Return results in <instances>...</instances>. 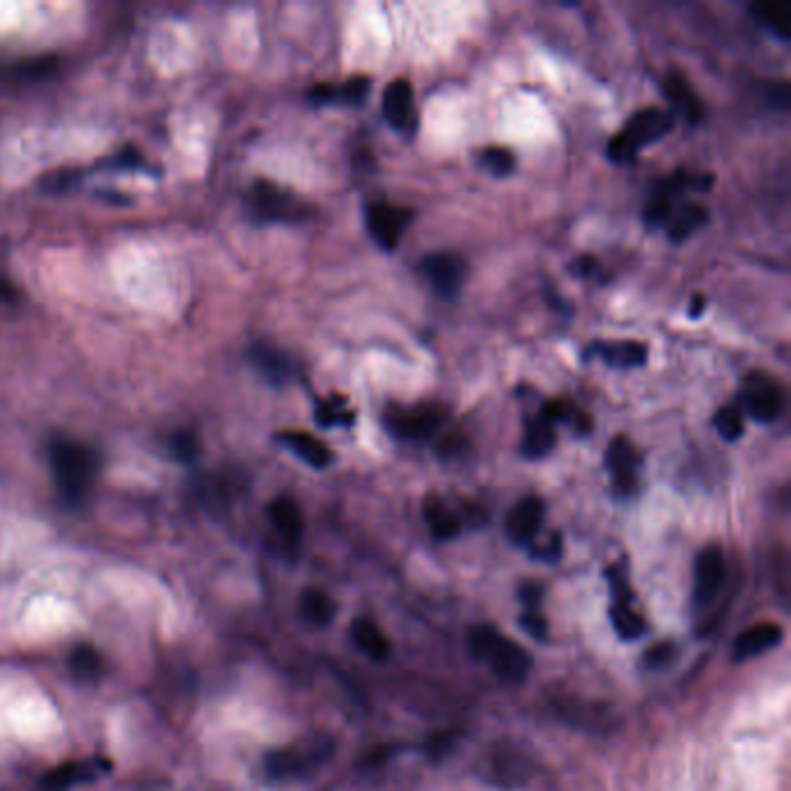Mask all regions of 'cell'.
Masks as SVG:
<instances>
[{"mask_svg": "<svg viewBox=\"0 0 791 791\" xmlns=\"http://www.w3.org/2000/svg\"><path fill=\"white\" fill-rule=\"evenodd\" d=\"M49 464L56 488L63 502L79 506L91 495L93 483L100 471V455L96 448L68 437H54L49 441Z\"/></svg>", "mask_w": 791, "mask_h": 791, "instance_id": "obj_1", "label": "cell"}, {"mask_svg": "<svg viewBox=\"0 0 791 791\" xmlns=\"http://www.w3.org/2000/svg\"><path fill=\"white\" fill-rule=\"evenodd\" d=\"M469 652L478 662H488L499 680L509 685L525 682L532 671V657L522 645L513 643L492 624H476L469 631Z\"/></svg>", "mask_w": 791, "mask_h": 791, "instance_id": "obj_2", "label": "cell"}, {"mask_svg": "<svg viewBox=\"0 0 791 791\" xmlns=\"http://www.w3.org/2000/svg\"><path fill=\"white\" fill-rule=\"evenodd\" d=\"M335 754V740L330 736H311L265 759V771L272 780H297L316 773Z\"/></svg>", "mask_w": 791, "mask_h": 791, "instance_id": "obj_3", "label": "cell"}, {"mask_svg": "<svg viewBox=\"0 0 791 791\" xmlns=\"http://www.w3.org/2000/svg\"><path fill=\"white\" fill-rule=\"evenodd\" d=\"M246 207L251 216L263 223H297L309 216V205L286 188L270 181H256L246 193Z\"/></svg>", "mask_w": 791, "mask_h": 791, "instance_id": "obj_4", "label": "cell"}, {"mask_svg": "<svg viewBox=\"0 0 791 791\" xmlns=\"http://www.w3.org/2000/svg\"><path fill=\"white\" fill-rule=\"evenodd\" d=\"M448 420V409L437 402H423L416 406H395L383 416L388 432L404 441H427L439 434Z\"/></svg>", "mask_w": 791, "mask_h": 791, "instance_id": "obj_5", "label": "cell"}, {"mask_svg": "<svg viewBox=\"0 0 791 791\" xmlns=\"http://www.w3.org/2000/svg\"><path fill=\"white\" fill-rule=\"evenodd\" d=\"M743 416H750L757 423H775L785 413V390L775 379L764 372H750L743 381L740 399L736 402Z\"/></svg>", "mask_w": 791, "mask_h": 791, "instance_id": "obj_6", "label": "cell"}, {"mask_svg": "<svg viewBox=\"0 0 791 791\" xmlns=\"http://www.w3.org/2000/svg\"><path fill=\"white\" fill-rule=\"evenodd\" d=\"M367 228L372 232V237L376 239V244L386 251H395L399 242H402L404 232L409 230L413 223V212L411 207L404 205H393V202H372L367 207Z\"/></svg>", "mask_w": 791, "mask_h": 791, "instance_id": "obj_7", "label": "cell"}, {"mask_svg": "<svg viewBox=\"0 0 791 791\" xmlns=\"http://www.w3.org/2000/svg\"><path fill=\"white\" fill-rule=\"evenodd\" d=\"M420 274H423L425 281L430 283L434 293L444 300H451L457 293H460L464 286V279H467V263H464L462 256L451 251H437V253H427V256L420 260Z\"/></svg>", "mask_w": 791, "mask_h": 791, "instance_id": "obj_8", "label": "cell"}, {"mask_svg": "<svg viewBox=\"0 0 791 791\" xmlns=\"http://www.w3.org/2000/svg\"><path fill=\"white\" fill-rule=\"evenodd\" d=\"M727 580V564L720 546H708L694 562V604L708 606Z\"/></svg>", "mask_w": 791, "mask_h": 791, "instance_id": "obj_9", "label": "cell"}, {"mask_svg": "<svg viewBox=\"0 0 791 791\" xmlns=\"http://www.w3.org/2000/svg\"><path fill=\"white\" fill-rule=\"evenodd\" d=\"M543 518H546V504L539 497L520 499L506 515V534L515 546H532L539 539Z\"/></svg>", "mask_w": 791, "mask_h": 791, "instance_id": "obj_10", "label": "cell"}, {"mask_svg": "<svg viewBox=\"0 0 791 791\" xmlns=\"http://www.w3.org/2000/svg\"><path fill=\"white\" fill-rule=\"evenodd\" d=\"M673 119L671 112L659 110V107H648V110H638L631 119L624 123V128L620 133L627 137V140L634 144V147L641 151L648 144L662 140L664 135H669L673 130Z\"/></svg>", "mask_w": 791, "mask_h": 791, "instance_id": "obj_11", "label": "cell"}, {"mask_svg": "<svg viewBox=\"0 0 791 791\" xmlns=\"http://www.w3.org/2000/svg\"><path fill=\"white\" fill-rule=\"evenodd\" d=\"M638 464H641V455L634 444L627 437H615L606 451V467L620 495H631L636 490Z\"/></svg>", "mask_w": 791, "mask_h": 791, "instance_id": "obj_12", "label": "cell"}, {"mask_svg": "<svg viewBox=\"0 0 791 791\" xmlns=\"http://www.w3.org/2000/svg\"><path fill=\"white\" fill-rule=\"evenodd\" d=\"M251 365L265 376L267 381L274 386H286V383L295 376V362L286 351H281L279 346L267 344V341H256L249 348Z\"/></svg>", "mask_w": 791, "mask_h": 791, "instance_id": "obj_13", "label": "cell"}, {"mask_svg": "<svg viewBox=\"0 0 791 791\" xmlns=\"http://www.w3.org/2000/svg\"><path fill=\"white\" fill-rule=\"evenodd\" d=\"M383 116L395 130H411L416 126V96L406 79H395L383 93Z\"/></svg>", "mask_w": 791, "mask_h": 791, "instance_id": "obj_14", "label": "cell"}, {"mask_svg": "<svg viewBox=\"0 0 791 791\" xmlns=\"http://www.w3.org/2000/svg\"><path fill=\"white\" fill-rule=\"evenodd\" d=\"M782 636H785L782 634V627L773 622H761L757 627L745 629L734 641V650H731L734 662H747V659L764 655L771 648H778Z\"/></svg>", "mask_w": 791, "mask_h": 791, "instance_id": "obj_15", "label": "cell"}, {"mask_svg": "<svg viewBox=\"0 0 791 791\" xmlns=\"http://www.w3.org/2000/svg\"><path fill=\"white\" fill-rule=\"evenodd\" d=\"M277 441L283 448H288L290 453L297 455L302 462H307L309 467H314V469L330 467L332 460H335V455H332L330 448L309 432L283 430L277 434Z\"/></svg>", "mask_w": 791, "mask_h": 791, "instance_id": "obj_16", "label": "cell"}, {"mask_svg": "<svg viewBox=\"0 0 791 791\" xmlns=\"http://www.w3.org/2000/svg\"><path fill=\"white\" fill-rule=\"evenodd\" d=\"M585 358H601L611 367L631 369L648 362V346L641 344V341H618V344H604V341H599V344L585 348Z\"/></svg>", "mask_w": 791, "mask_h": 791, "instance_id": "obj_17", "label": "cell"}, {"mask_svg": "<svg viewBox=\"0 0 791 791\" xmlns=\"http://www.w3.org/2000/svg\"><path fill=\"white\" fill-rule=\"evenodd\" d=\"M369 89H372V82H369V77L358 75V77H351L348 82H344L341 86L318 84V86H314V89L309 91V98L314 100L316 105L339 103V105L358 107V105H362L367 100Z\"/></svg>", "mask_w": 791, "mask_h": 791, "instance_id": "obj_18", "label": "cell"}, {"mask_svg": "<svg viewBox=\"0 0 791 791\" xmlns=\"http://www.w3.org/2000/svg\"><path fill=\"white\" fill-rule=\"evenodd\" d=\"M557 713H560L566 722L576 724V727L592 729V731H608V720H611V713L604 706H592V703L576 701L564 696L555 703Z\"/></svg>", "mask_w": 791, "mask_h": 791, "instance_id": "obj_19", "label": "cell"}, {"mask_svg": "<svg viewBox=\"0 0 791 791\" xmlns=\"http://www.w3.org/2000/svg\"><path fill=\"white\" fill-rule=\"evenodd\" d=\"M267 518H270L272 527L281 534V539L290 543V546H295V543L302 539L304 520L300 506L295 504V499L290 497L274 499V502L267 506Z\"/></svg>", "mask_w": 791, "mask_h": 791, "instance_id": "obj_20", "label": "cell"}, {"mask_svg": "<svg viewBox=\"0 0 791 791\" xmlns=\"http://www.w3.org/2000/svg\"><path fill=\"white\" fill-rule=\"evenodd\" d=\"M529 778L525 757L513 750H499L490 759V780L499 787H522Z\"/></svg>", "mask_w": 791, "mask_h": 791, "instance_id": "obj_21", "label": "cell"}, {"mask_svg": "<svg viewBox=\"0 0 791 791\" xmlns=\"http://www.w3.org/2000/svg\"><path fill=\"white\" fill-rule=\"evenodd\" d=\"M351 638L355 643V648L360 652H365L367 657H372L374 662H383L390 655V641L388 636L383 634L372 618H358L351 624Z\"/></svg>", "mask_w": 791, "mask_h": 791, "instance_id": "obj_22", "label": "cell"}, {"mask_svg": "<svg viewBox=\"0 0 791 791\" xmlns=\"http://www.w3.org/2000/svg\"><path fill=\"white\" fill-rule=\"evenodd\" d=\"M664 91H666V98L671 100L673 105H676V110L682 112V116L689 123H699L701 116H703V105L699 96H696L692 86L685 79V75H680V72H673L664 79Z\"/></svg>", "mask_w": 791, "mask_h": 791, "instance_id": "obj_23", "label": "cell"}, {"mask_svg": "<svg viewBox=\"0 0 791 791\" xmlns=\"http://www.w3.org/2000/svg\"><path fill=\"white\" fill-rule=\"evenodd\" d=\"M555 446V425L541 416L529 418L525 423V437H522V455L527 460H539L546 457Z\"/></svg>", "mask_w": 791, "mask_h": 791, "instance_id": "obj_24", "label": "cell"}, {"mask_svg": "<svg viewBox=\"0 0 791 791\" xmlns=\"http://www.w3.org/2000/svg\"><path fill=\"white\" fill-rule=\"evenodd\" d=\"M98 775V761H72L61 768H54L52 773L42 780L45 791H65L72 785H82Z\"/></svg>", "mask_w": 791, "mask_h": 791, "instance_id": "obj_25", "label": "cell"}, {"mask_svg": "<svg viewBox=\"0 0 791 791\" xmlns=\"http://www.w3.org/2000/svg\"><path fill=\"white\" fill-rule=\"evenodd\" d=\"M708 223V209L696 205V202H687L682 205L669 221V237L671 242H685L687 237H692L696 230H701Z\"/></svg>", "mask_w": 791, "mask_h": 791, "instance_id": "obj_26", "label": "cell"}, {"mask_svg": "<svg viewBox=\"0 0 791 791\" xmlns=\"http://www.w3.org/2000/svg\"><path fill=\"white\" fill-rule=\"evenodd\" d=\"M70 673L79 682H98L105 673V659L91 645H77L70 655Z\"/></svg>", "mask_w": 791, "mask_h": 791, "instance_id": "obj_27", "label": "cell"}, {"mask_svg": "<svg viewBox=\"0 0 791 791\" xmlns=\"http://www.w3.org/2000/svg\"><path fill=\"white\" fill-rule=\"evenodd\" d=\"M425 518L430 522L432 532L437 539L448 541L460 534V518L453 509H448L444 499H427L425 502Z\"/></svg>", "mask_w": 791, "mask_h": 791, "instance_id": "obj_28", "label": "cell"}, {"mask_svg": "<svg viewBox=\"0 0 791 791\" xmlns=\"http://www.w3.org/2000/svg\"><path fill=\"white\" fill-rule=\"evenodd\" d=\"M335 611H337L335 604H332V599L325 592L307 590L302 594L300 613L302 618L309 624H314V627H328L332 618H335Z\"/></svg>", "mask_w": 791, "mask_h": 791, "instance_id": "obj_29", "label": "cell"}, {"mask_svg": "<svg viewBox=\"0 0 791 791\" xmlns=\"http://www.w3.org/2000/svg\"><path fill=\"white\" fill-rule=\"evenodd\" d=\"M750 12L754 14V19L759 21L761 26H766L768 31H771L775 38L780 40H789V19H787V12L782 5H775V3H754L750 7Z\"/></svg>", "mask_w": 791, "mask_h": 791, "instance_id": "obj_30", "label": "cell"}, {"mask_svg": "<svg viewBox=\"0 0 791 791\" xmlns=\"http://www.w3.org/2000/svg\"><path fill=\"white\" fill-rule=\"evenodd\" d=\"M611 620L615 631H618V636L624 638V641H636V638L643 636L645 622L629 604H620L618 601V604L611 608Z\"/></svg>", "mask_w": 791, "mask_h": 791, "instance_id": "obj_31", "label": "cell"}, {"mask_svg": "<svg viewBox=\"0 0 791 791\" xmlns=\"http://www.w3.org/2000/svg\"><path fill=\"white\" fill-rule=\"evenodd\" d=\"M715 430L724 441H738L745 432V416L736 402L724 404L715 416Z\"/></svg>", "mask_w": 791, "mask_h": 791, "instance_id": "obj_32", "label": "cell"}, {"mask_svg": "<svg viewBox=\"0 0 791 791\" xmlns=\"http://www.w3.org/2000/svg\"><path fill=\"white\" fill-rule=\"evenodd\" d=\"M353 411L346 409L344 399H325L316 404V423L321 427H348L353 425Z\"/></svg>", "mask_w": 791, "mask_h": 791, "instance_id": "obj_33", "label": "cell"}, {"mask_svg": "<svg viewBox=\"0 0 791 791\" xmlns=\"http://www.w3.org/2000/svg\"><path fill=\"white\" fill-rule=\"evenodd\" d=\"M478 163L495 177H509L515 170V156L504 147H485L478 156Z\"/></svg>", "mask_w": 791, "mask_h": 791, "instance_id": "obj_34", "label": "cell"}, {"mask_svg": "<svg viewBox=\"0 0 791 791\" xmlns=\"http://www.w3.org/2000/svg\"><path fill=\"white\" fill-rule=\"evenodd\" d=\"M168 448L174 460L191 464L200 457V439L191 430L172 432L168 439Z\"/></svg>", "mask_w": 791, "mask_h": 791, "instance_id": "obj_35", "label": "cell"}, {"mask_svg": "<svg viewBox=\"0 0 791 791\" xmlns=\"http://www.w3.org/2000/svg\"><path fill=\"white\" fill-rule=\"evenodd\" d=\"M676 652H678V648L673 643H657V645H652V648L645 652V655L641 657L643 659V666L648 671H659V669H664V666H669L673 659H676Z\"/></svg>", "mask_w": 791, "mask_h": 791, "instance_id": "obj_36", "label": "cell"}, {"mask_svg": "<svg viewBox=\"0 0 791 791\" xmlns=\"http://www.w3.org/2000/svg\"><path fill=\"white\" fill-rule=\"evenodd\" d=\"M529 548V555H534L536 560L541 562H557L562 557V536L560 534H550L543 543H532Z\"/></svg>", "mask_w": 791, "mask_h": 791, "instance_id": "obj_37", "label": "cell"}, {"mask_svg": "<svg viewBox=\"0 0 791 791\" xmlns=\"http://www.w3.org/2000/svg\"><path fill=\"white\" fill-rule=\"evenodd\" d=\"M520 627L527 631L529 636L536 638V641H546L548 636V622L543 620V615H539L536 611H527L525 615L520 618Z\"/></svg>", "mask_w": 791, "mask_h": 791, "instance_id": "obj_38", "label": "cell"}, {"mask_svg": "<svg viewBox=\"0 0 791 791\" xmlns=\"http://www.w3.org/2000/svg\"><path fill=\"white\" fill-rule=\"evenodd\" d=\"M467 448H469V441L464 439L460 432H453V434H446V437L439 441L437 453L448 460V457H460L464 451H467Z\"/></svg>", "mask_w": 791, "mask_h": 791, "instance_id": "obj_39", "label": "cell"}, {"mask_svg": "<svg viewBox=\"0 0 791 791\" xmlns=\"http://www.w3.org/2000/svg\"><path fill=\"white\" fill-rule=\"evenodd\" d=\"M766 98L771 100L773 107H778V110H787L789 103H791V89L787 82H773L766 86Z\"/></svg>", "mask_w": 791, "mask_h": 791, "instance_id": "obj_40", "label": "cell"}, {"mask_svg": "<svg viewBox=\"0 0 791 791\" xmlns=\"http://www.w3.org/2000/svg\"><path fill=\"white\" fill-rule=\"evenodd\" d=\"M451 736H446V734H439L437 738L432 740L430 745H427V752H430V757L437 761V759H441L444 757V754H448V750H451Z\"/></svg>", "mask_w": 791, "mask_h": 791, "instance_id": "obj_41", "label": "cell"}, {"mask_svg": "<svg viewBox=\"0 0 791 791\" xmlns=\"http://www.w3.org/2000/svg\"><path fill=\"white\" fill-rule=\"evenodd\" d=\"M520 599L525 601V606L529 608V611H534L536 606H539V601H541V587L539 585H525L520 590Z\"/></svg>", "mask_w": 791, "mask_h": 791, "instance_id": "obj_42", "label": "cell"}, {"mask_svg": "<svg viewBox=\"0 0 791 791\" xmlns=\"http://www.w3.org/2000/svg\"><path fill=\"white\" fill-rule=\"evenodd\" d=\"M573 272L580 274L583 279H590L594 272H597V260L590 258V256H583L576 260V265H573Z\"/></svg>", "mask_w": 791, "mask_h": 791, "instance_id": "obj_43", "label": "cell"}, {"mask_svg": "<svg viewBox=\"0 0 791 791\" xmlns=\"http://www.w3.org/2000/svg\"><path fill=\"white\" fill-rule=\"evenodd\" d=\"M703 307H706V300H703V295H694V302H692V309H689V316L701 318Z\"/></svg>", "mask_w": 791, "mask_h": 791, "instance_id": "obj_44", "label": "cell"}]
</instances>
